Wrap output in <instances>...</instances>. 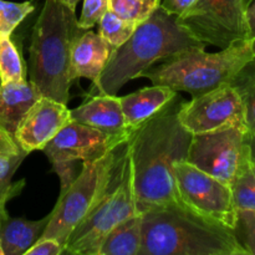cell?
Here are the masks:
<instances>
[{"instance_id":"cell-1","label":"cell","mask_w":255,"mask_h":255,"mask_svg":"<svg viewBox=\"0 0 255 255\" xmlns=\"http://www.w3.org/2000/svg\"><path fill=\"white\" fill-rule=\"evenodd\" d=\"M178 94L127 139L137 213L178 199L173 169L186 161L192 133L179 122Z\"/></svg>"},{"instance_id":"cell-2","label":"cell","mask_w":255,"mask_h":255,"mask_svg":"<svg viewBox=\"0 0 255 255\" xmlns=\"http://www.w3.org/2000/svg\"><path fill=\"white\" fill-rule=\"evenodd\" d=\"M141 217L138 255H247L233 229L197 213L179 198Z\"/></svg>"},{"instance_id":"cell-3","label":"cell","mask_w":255,"mask_h":255,"mask_svg":"<svg viewBox=\"0 0 255 255\" xmlns=\"http://www.w3.org/2000/svg\"><path fill=\"white\" fill-rule=\"evenodd\" d=\"M177 17L158 6L137 24L127 41L114 50L105 70L94 82L97 94L117 95L125 84L141 77L142 72L159 60L206 46L181 26Z\"/></svg>"},{"instance_id":"cell-4","label":"cell","mask_w":255,"mask_h":255,"mask_svg":"<svg viewBox=\"0 0 255 255\" xmlns=\"http://www.w3.org/2000/svg\"><path fill=\"white\" fill-rule=\"evenodd\" d=\"M84 31L74 9L59 0L45 1L32 29L29 59L30 82L41 96L67 105L72 46Z\"/></svg>"},{"instance_id":"cell-5","label":"cell","mask_w":255,"mask_h":255,"mask_svg":"<svg viewBox=\"0 0 255 255\" xmlns=\"http://www.w3.org/2000/svg\"><path fill=\"white\" fill-rule=\"evenodd\" d=\"M254 60L253 39L234 42L218 52H207L204 46L173 55L158 66L142 72L153 85L186 91L193 97L231 84L246 65Z\"/></svg>"},{"instance_id":"cell-6","label":"cell","mask_w":255,"mask_h":255,"mask_svg":"<svg viewBox=\"0 0 255 255\" xmlns=\"http://www.w3.org/2000/svg\"><path fill=\"white\" fill-rule=\"evenodd\" d=\"M126 142L120 146L116 164L106 189L69 237L65 253L97 255L107 234L125 219L137 214Z\"/></svg>"},{"instance_id":"cell-7","label":"cell","mask_w":255,"mask_h":255,"mask_svg":"<svg viewBox=\"0 0 255 255\" xmlns=\"http://www.w3.org/2000/svg\"><path fill=\"white\" fill-rule=\"evenodd\" d=\"M121 146V144H120ZM120 146L92 162H82V169L70 186L60 192L56 206L40 238H52L66 246L74 229L87 216L109 184Z\"/></svg>"},{"instance_id":"cell-8","label":"cell","mask_w":255,"mask_h":255,"mask_svg":"<svg viewBox=\"0 0 255 255\" xmlns=\"http://www.w3.org/2000/svg\"><path fill=\"white\" fill-rule=\"evenodd\" d=\"M251 161L248 132L237 126L192 134L186 159L228 186Z\"/></svg>"},{"instance_id":"cell-9","label":"cell","mask_w":255,"mask_h":255,"mask_svg":"<svg viewBox=\"0 0 255 255\" xmlns=\"http://www.w3.org/2000/svg\"><path fill=\"white\" fill-rule=\"evenodd\" d=\"M177 20L204 45L224 49L251 39L244 0H196Z\"/></svg>"},{"instance_id":"cell-10","label":"cell","mask_w":255,"mask_h":255,"mask_svg":"<svg viewBox=\"0 0 255 255\" xmlns=\"http://www.w3.org/2000/svg\"><path fill=\"white\" fill-rule=\"evenodd\" d=\"M127 139L111 136L87 125L70 121L42 151L61 182V191L71 184L76 161L92 162L106 156Z\"/></svg>"},{"instance_id":"cell-11","label":"cell","mask_w":255,"mask_h":255,"mask_svg":"<svg viewBox=\"0 0 255 255\" xmlns=\"http://www.w3.org/2000/svg\"><path fill=\"white\" fill-rule=\"evenodd\" d=\"M173 176L179 201L197 213L234 228L237 209L228 184L186 161L174 166Z\"/></svg>"},{"instance_id":"cell-12","label":"cell","mask_w":255,"mask_h":255,"mask_svg":"<svg viewBox=\"0 0 255 255\" xmlns=\"http://www.w3.org/2000/svg\"><path fill=\"white\" fill-rule=\"evenodd\" d=\"M178 119L192 134L231 126L247 129L244 104L231 84L222 85L191 101H183Z\"/></svg>"},{"instance_id":"cell-13","label":"cell","mask_w":255,"mask_h":255,"mask_svg":"<svg viewBox=\"0 0 255 255\" xmlns=\"http://www.w3.org/2000/svg\"><path fill=\"white\" fill-rule=\"evenodd\" d=\"M71 121L67 105L40 96L17 126L14 138L27 154L44 147Z\"/></svg>"},{"instance_id":"cell-14","label":"cell","mask_w":255,"mask_h":255,"mask_svg":"<svg viewBox=\"0 0 255 255\" xmlns=\"http://www.w3.org/2000/svg\"><path fill=\"white\" fill-rule=\"evenodd\" d=\"M70 116L71 121L87 125L111 136L128 139L131 134L116 95L97 94L77 109L70 110Z\"/></svg>"},{"instance_id":"cell-15","label":"cell","mask_w":255,"mask_h":255,"mask_svg":"<svg viewBox=\"0 0 255 255\" xmlns=\"http://www.w3.org/2000/svg\"><path fill=\"white\" fill-rule=\"evenodd\" d=\"M115 47L100 34L85 30L76 39L71 51L72 77L96 82L106 67Z\"/></svg>"},{"instance_id":"cell-16","label":"cell","mask_w":255,"mask_h":255,"mask_svg":"<svg viewBox=\"0 0 255 255\" xmlns=\"http://www.w3.org/2000/svg\"><path fill=\"white\" fill-rule=\"evenodd\" d=\"M176 95L177 91L172 90L171 87L153 85L151 87L138 90L133 94L119 97L125 121L129 131L132 132L139 125L151 119Z\"/></svg>"},{"instance_id":"cell-17","label":"cell","mask_w":255,"mask_h":255,"mask_svg":"<svg viewBox=\"0 0 255 255\" xmlns=\"http://www.w3.org/2000/svg\"><path fill=\"white\" fill-rule=\"evenodd\" d=\"M41 96L30 80L7 82L0 86V127L14 137L30 107Z\"/></svg>"},{"instance_id":"cell-18","label":"cell","mask_w":255,"mask_h":255,"mask_svg":"<svg viewBox=\"0 0 255 255\" xmlns=\"http://www.w3.org/2000/svg\"><path fill=\"white\" fill-rule=\"evenodd\" d=\"M50 214L39 221L5 217L1 221L2 255H25L44 233Z\"/></svg>"},{"instance_id":"cell-19","label":"cell","mask_w":255,"mask_h":255,"mask_svg":"<svg viewBox=\"0 0 255 255\" xmlns=\"http://www.w3.org/2000/svg\"><path fill=\"white\" fill-rule=\"evenodd\" d=\"M142 246V217L134 214L115 227L97 255H138Z\"/></svg>"},{"instance_id":"cell-20","label":"cell","mask_w":255,"mask_h":255,"mask_svg":"<svg viewBox=\"0 0 255 255\" xmlns=\"http://www.w3.org/2000/svg\"><path fill=\"white\" fill-rule=\"evenodd\" d=\"M27 156L26 152L20 151L15 153L0 152V211L5 212V204L12 197L17 196L24 187L25 181L12 183V176L19 168L21 162Z\"/></svg>"},{"instance_id":"cell-21","label":"cell","mask_w":255,"mask_h":255,"mask_svg":"<svg viewBox=\"0 0 255 255\" xmlns=\"http://www.w3.org/2000/svg\"><path fill=\"white\" fill-rule=\"evenodd\" d=\"M241 95L246 109L247 131L251 137L255 132V61L249 62L231 82Z\"/></svg>"},{"instance_id":"cell-22","label":"cell","mask_w":255,"mask_h":255,"mask_svg":"<svg viewBox=\"0 0 255 255\" xmlns=\"http://www.w3.org/2000/svg\"><path fill=\"white\" fill-rule=\"evenodd\" d=\"M0 80L1 84L26 80L21 55L16 45L6 35H0Z\"/></svg>"},{"instance_id":"cell-23","label":"cell","mask_w":255,"mask_h":255,"mask_svg":"<svg viewBox=\"0 0 255 255\" xmlns=\"http://www.w3.org/2000/svg\"><path fill=\"white\" fill-rule=\"evenodd\" d=\"M229 187L237 211L255 209V161L249 162Z\"/></svg>"},{"instance_id":"cell-24","label":"cell","mask_w":255,"mask_h":255,"mask_svg":"<svg viewBox=\"0 0 255 255\" xmlns=\"http://www.w3.org/2000/svg\"><path fill=\"white\" fill-rule=\"evenodd\" d=\"M137 24L119 16L111 9L107 10L99 21V34L115 49L127 41Z\"/></svg>"},{"instance_id":"cell-25","label":"cell","mask_w":255,"mask_h":255,"mask_svg":"<svg viewBox=\"0 0 255 255\" xmlns=\"http://www.w3.org/2000/svg\"><path fill=\"white\" fill-rule=\"evenodd\" d=\"M161 4V0H109L112 11L128 21H144Z\"/></svg>"},{"instance_id":"cell-26","label":"cell","mask_w":255,"mask_h":255,"mask_svg":"<svg viewBox=\"0 0 255 255\" xmlns=\"http://www.w3.org/2000/svg\"><path fill=\"white\" fill-rule=\"evenodd\" d=\"M35 10L32 0L14 2L0 0V35L10 36L20 22Z\"/></svg>"},{"instance_id":"cell-27","label":"cell","mask_w":255,"mask_h":255,"mask_svg":"<svg viewBox=\"0 0 255 255\" xmlns=\"http://www.w3.org/2000/svg\"><path fill=\"white\" fill-rule=\"evenodd\" d=\"M233 232L247 255H255V209L237 211Z\"/></svg>"},{"instance_id":"cell-28","label":"cell","mask_w":255,"mask_h":255,"mask_svg":"<svg viewBox=\"0 0 255 255\" xmlns=\"http://www.w3.org/2000/svg\"><path fill=\"white\" fill-rule=\"evenodd\" d=\"M109 7V0H84L81 16L77 19V25L80 29L89 30L99 24Z\"/></svg>"},{"instance_id":"cell-29","label":"cell","mask_w":255,"mask_h":255,"mask_svg":"<svg viewBox=\"0 0 255 255\" xmlns=\"http://www.w3.org/2000/svg\"><path fill=\"white\" fill-rule=\"evenodd\" d=\"M65 253V247L52 238H40L25 255H60Z\"/></svg>"},{"instance_id":"cell-30","label":"cell","mask_w":255,"mask_h":255,"mask_svg":"<svg viewBox=\"0 0 255 255\" xmlns=\"http://www.w3.org/2000/svg\"><path fill=\"white\" fill-rule=\"evenodd\" d=\"M196 0H161L159 6L163 7L167 12L173 14L176 16L183 14L189 6L194 4Z\"/></svg>"},{"instance_id":"cell-31","label":"cell","mask_w":255,"mask_h":255,"mask_svg":"<svg viewBox=\"0 0 255 255\" xmlns=\"http://www.w3.org/2000/svg\"><path fill=\"white\" fill-rule=\"evenodd\" d=\"M22 151L16 143L15 138L10 136L5 129L0 127V152H6V153H15V152Z\"/></svg>"},{"instance_id":"cell-32","label":"cell","mask_w":255,"mask_h":255,"mask_svg":"<svg viewBox=\"0 0 255 255\" xmlns=\"http://www.w3.org/2000/svg\"><path fill=\"white\" fill-rule=\"evenodd\" d=\"M247 19H248L251 37L253 39V54L255 61V0L252 1L251 5H247Z\"/></svg>"},{"instance_id":"cell-33","label":"cell","mask_w":255,"mask_h":255,"mask_svg":"<svg viewBox=\"0 0 255 255\" xmlns=\"http://www.w3.org/2000/svg\"><path fill=\"white\" fill-rule=\"evenodd\" d=\"M249 149H251L252 161H255V132L249 137Z\"/></svg>"},{"instance_id":"cell-34","label":"cell","mask_w":255,"mask_h":255,"mask_svg":"<svg viewBox=\"0 0 255 255\" xmlns=\"http://www.w3.org/2000/svg\"><path fill=\"white\" fill-rule=\"evenodd\" d=\"M59 1L64 2V4L67 5V6H69V7H71V9L76 10V5H77V2L80 1V0H59Z\"/></svg>"},{"instance_id":"cell-35","label":"cell","mask_w":255,"mask_h":255,"mask_svg":"<svg viewBox=\"0 0 255 255\" xmlns=\"http://www.w3.org/2000/svg\"><path fill=\"white\" fill-rule=\"evenodd\" d=\"M7 216L6 211L1 212L0 211V255H2V249H1V221Z\"/></svg>"},{"instance_id":"cell-36","label":"cell","mask_w":255,"mask_h":255,"mask_svg":"<svg viewBox=\"0 0 255 255\" xmlns=\"http://www.w3.org/2000/svg\"><path fill=\"white\" fill-rule=\"evenodd\" d=\"M0 86H1V80H0Z\"/></svg>"}]
</instances>
